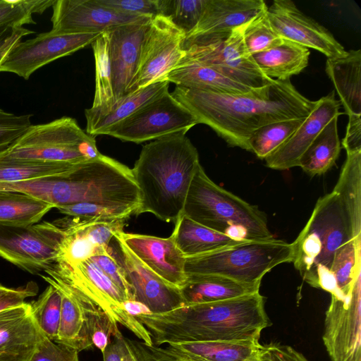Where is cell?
Returning <instances> with one entry per match:
<instances>
[{
  "label": "cell",
  "mask_w": 361,
  "mask_h": 361,
  "mask_svg": "<svg viewBox=\"0 0 361 361\" xmlns=\"http://www.w3.org/2000/svg\"><path fill=\"white\" fill-rule=\"evenodd\" d=\"M351 240L338 198L332 191L318 199L309 220L292 243V262L311 286L329 287L335 282L331 272L335 253Z\"/></svg>",
  "instance_id": "5b68a950"
},
{
  "label": "cell",
  "mask_w": 361,
  "mask_h": 361,
  "mask_svg": "<svg viewBox=\"0 0 361 361\" xmlns=\"http://www.w3.org/2000/svg\"><path fill=\"white\" fill-rule=\"evenodd\" d=\"M322 339L331 361H361V275L345 300L331 295Z\"/></svg>",
  "instance_id": "9a60e30c"
},
{
  "label": "cell",
  "mask_w": 361,
  "mask_h": 361,
  "mask_svg": "<svg viewBox=\"0 0 361 361\" xmlns=\"http://www.w3.org/2000/svg\"><path fill=\"white\" fill-rule=\"evenodd\" d=\"M338 181L337 195L352 239L361 236V152L346 154Z\"/></svg>",
  "instance_id": "f1b7e54d"
},
{
  "label": "cell",
  "mask_w": 361,
  "mask_h": 361,
  "mask_svg": "<svg viewBox=\"0 0 361 361\" xmlns=\"http://www.w3.org/2000/svg\"><path fill=\"white\" fill-rule=\"evenodd\" d=\"M33 33H35V32L32 30H28L24 27H20L10 40L0 48V66L12 47L21 41L24 37Z\"/></svg>",
  "instance_id": "f5cc1de1"
},
{
  "label": "cell",
  "mask_w": 361,
  "mask_h": 361,
  "mask_svg": "<svg viewBox=\"0 0 361 361\" xmlns=\"http://www.w3.org/2000/svg\"><path fill=\"white\" fill-rule=\"evenodd\" d=\"M90 259L126 294L128 300H135L132 288L126 279L124 271L111 255L110 248L94 255Z\"/></svg>",
  "instance_id": "ee69618b"
},
{
  "label": "cell",
  "mask_w": 361,
  "mask_h": 361,
  "mask_svg": "<svg viewBox=\"0 0 361 361\" xmlns=\"http://www.w3.org/2000/svg\"><path fill=\"white\" fill-rule=\"evenodd\" d=\"M30 302L0 312V361H30L39 341Z\"/></svg>",
  "instance_id": "cb8c5ba5"
},
{
  "label": "cell",
  "mask_w": 361,
  "mask_h": 361,
  "mask_svg": "<svg viewBox=\"0 0 361 361\" xmlns=\"http://www.w3.org/2000/svg\"><path fill=\"white\" fill-rule=\"evenodd\" d=\"M197 124L192 114L167 90L110 127L104 135L139 144L173 134H185Z\"/></svg>",
  "instance_id": "8fae6325"
},
{
  "label": "cell",
  "mask_w": 361,
  "mask_h": 361,
  "mask_svg": "<svg viewBox=\"0 0 361 361\" xmlns=\"http://www.w3.org/2000/svg\"><path fill=\"white\" fill-rule=\"evenodd\" d=\"M58 210L61 213L69 216L87 220H126L133 214L132 212L126 209L87 202L77 203L59 207Z\"/></svg>",
  "instance_id": "b9f144b4"
},
{
  "label": "cell",
  "mask_w": 361,
  "mask_h": 361,
  "mask_svg": "<svg viewBox=\"0 0 361 361\" xmlns=\"http://www.w3.org/2000/svg\"><path fill=\"white\" fill-rule=\"evenodd\" d=\"M263 351L269 361H309L289 345L270 343L263 345Z\"/></svg>",
  "instance_id": "f907efd6"
},
{
  "label": "cell",
  "mask_w": 361,
  "mask_h": 361,
  "mask_svg": "<svg viewBox=\"0 0 361 361\" xmlns=\"http://www.w3.org/2000/svg\"><path fill=\"white\" fill-rule=\"evenodd\" d=\"M263 0H206L202 17L184 42L222 37L266 12Z\"/></svg>",
  "instance_id": "603a6c76"
},
{
  "label": "cell",
  "mask_w": 361,
  "mask_h": 361,
  "mask_svg": "<svg viewBox=\"0 0 361 361\" xmlns=\"http://www.w3.org/2000/svg\"><path fill=\"white\" fill-rule=\"evenodd\" d=\"M92 47L95 61V92L90 109L103 114L108 111L116 102L106 30L103 31L92 43Z\"/></svg>",
  "instance_id": "836d02e7"
},
{
  "label": "cell",
  "mask_w": 361,
  "mask_h": 361,
  "mask_svg": "<svg viewBox=\"0 0 361 361\" xmlns=\"http://www.w3.org/2000/svg\"><path fill=\"white\" fill-rule=\"evenodd\" d=\"M122 335L120 330H118L112 336L107 346L102 352L104 361H122Z\"/></svg>",
  "instance_id": "816d5d0a"
},
{
  "label": "cell",
  "mask_w": 361,
  "mask_h": 361,
  "mask_svg": "<svg viewBox=\"0 0 361 361\" xmlns=\"http://www.w3.org/2000/svg\"><path fill=\"white\" fill-rule=\"evenodd\" d=\"M55 0H0V27L36 24L34 13H42Z\"/></svg>",
  "instance_id": "ab89813d"
},
{
  "label": "cell",
  "mask_w": 361,
  "mask_h": 361,
  "mask_svg": "<svg viewBox=\"0 0 361 361\" xmlns=\"http://www.w3.org/2000/svg\"><path fill=\"white\" fill-rule=\"evenodd\" d=\"M63 236L55 221L0 224V257L30 274L45 272L55 263Z\"/></svg>",
  "instance_id": "7c38bea8"
},
{
  "label": "cell",
  "mask_w": 361,
  "mask_h": 361,
  "mask_svg": "<svg viewBox=\"0 0 361 361\" xmlns=\"http://www.w3.org/2000/svg\"><path fill=\"white\" fill-rule=\"evenodd\" d=\"M77 165L9 159L0 156V182H19L61 176L68 173Z\"/></svg>",
  "instance_id": "e575fe53"
},
{
  "label": "cell",
  "mask_w": 361,
  "mask_h": 361,
  "mask_svg": "<svg viewBox=\"0 0 361 361\" xmlns=\"http://www.w3.org/2000/svg\"><path fill=\"white\" fill-rule=\"evenodd\" d=\"M78 352L49 339L40 330L39 341L30 361H79Z\"/></svg>",
  "instance_id": "f6af8a7d"
},
{
  "label": "cell",
  "mask_w": 361,
  "mask_h": 361,
  "mask_svg": "<svg viewBox=\"0 0 361 361\" xmlns=\"http://www.w3.org/2000/svg\"><path fill=\"white\" fill-rule=\"evenodd\" d=\"M267 16L271 27L282 39L314 49L327 58L338 57L346 53L326 28L306 16L290 0H274L267 7Z\"/></svg>",
  "instance_id": "2e32d148"
},
{
  "label": "cell",
  "mask_w": 361,
  "mask_h": 361,
  "mask_svg": "<svg viewBox=\"0 0 361 361\" xmlns=\"http://www.w3.org/2000/svg\"><path fill=\"white\" fill-rule=\"evenodd\" d=\"M37 293L38 286L33 281L18 288H9L0 283V312L25 302L26 298L33 297Z\"/></svg>",
  "instance_id": "7dc6e473"
},
{
  "label": "cell",
  "mask_w": 361,
  "mask_h": 361,
  "mask_svg": "<svg viewBox=\"0 0 361 361\" xmlns=\"http://www.w3.org/2000/svg\"><path fill=\"white\" fill-rule=\"evenodd\" d=\"M248 361H269L263 351V346H262L260 353L257 357H255Z\"/></svg>",
  "instance_id": "9f6ffc18"
},
{
  "label": "cell",
  "mask_w": 361,
  "mask_h": 361,
  "mask_svg": "<svg viewBox=\"0 0 361 361\" xmlns=\"http://www.w3.org/2000/svg\"><path fill=\"white\" fill-rule=\"evenodd\" d=\"M331 272L336 283V298L343 300L350 295L356 279L361 275V236L347 242L336 251Z\"/></svg>",
  "instance_id": "d590c367"
},
{
  "label": "cell",
  "mask_w": 361,
  "mask_h": 361,
  "mask_svg": "<svg viewBox=\"0 0 361 361\" xmlns=\"http://www.w3.org/2000/svg\"><path fill=\"white\" fill-rule=\"evenodd\" d=\"M118 244L116 257L130 286L134 300L145 305L150 313L169 312L185 305L180 288L167 283L140 262L124 243Z\"/></svg>",
  "instance_id": "e0dca14e"
},
{
  "label": "cell",
  "mask_w": 361,
  "mask_h": 361,
  "mask_svg": "<svg viewBox=\"0 0 361 361\" xmlns=\"http://www.w3.org/2000/svg\"><path fill=\"white\" fill-rule=\"evenodd\" d=\"M310 54L307 47L283 39L272 47L252 56L267 77L286 80L299 74L307 66Z\"/></svg>",
  "instance_id": "f546056e"
},
{
  "label": "cell",
  "mask_w": 361,
  "mask_h": 361,
  "mask_svg": "<svg viewBox=\"0 0 361 361\" xmlns=\"http://www.w3.org/2000/svg\"><path fill=\"white\" fill-rule=\"evenodd\" d=\"M152 18L147 17L106 30L109 36L116 101L127 94L138 67L142 42Z\"/></svg>",
  "instance_id": "d6986e66"
},
{
  "label": "cell",
  "mask_w": 361,
  "mask_h": 361,
  "mask_svg": "<svg viewBox=\"0 0 361 361\" xmlns=\"http://www.w3.org/2000/svg\"><path fill=\"white\" fill-rule=\"evenodd\" d=\"M20 27L8 25L0 27V48L10 40Z\"/></svg>",
  "instance_id": "11a10c76"
},
{
  "label": "cell",
  "mask_w": 361,
  "mask_h": 361,
  "mask_svg": "<svg viewBox=\"0 0 361 361\" xmlns=\"http://www.w3.org/2000/svg\"><path fill=\"white\" fill-rule=\"evenodd\" d=\"M206 0H158L159 14L167 17L185 37L197 27Z\"/></svg>",
  "instance_id": "f35d334b"
},
{
  "label": "cell",
  "mask_w": 361,
  "mask_h": 361,
  "mask_svg": "<svg viewBox=\"0 0 361 361\" xmlns=\"http://www.w3.org/2000/svg\"><path fill=\"white\" fill-rule=\"evenodd\" d=\"M178 248L187 257L209 253L245 241L208 228L181 214L171 235Z\"/></svg>",
  "instance_id": "4dcf8cb0"
},
{
  "label": "cell",
  "mask_w": 361,
  "mask_h": 361,
  "mask_svg": "<svg viewBox=\"0 0 361 361\" xmlns=\"http://www.w3.org/2000/svg\"><path fill=\"white\" fill-rule=\"evenodd\" d=\"M32 114L16 115L0 108V153L6 150L32 125Z\"/></svg>",
  "instance_id": "7bdbcfd3"
},
{
  "label": "cell",
  "mask_w": 361,
  "mask_h": 361,
  "mask_svg": "<svg viewBox=\"0 0 361 361\" xmlns=\"http://www.w3.org/2000/svg\"><path fill=\"white\" fill-rule=\"evenodd\" d=\"M176 86L228 94H245L250 88L202 63L181 60L165 78Z\"/></svg>",
  "instance_id": "4316f807"
},
{
  "label": "cell",
  "mask_w": 361,
  "mask_h": 361,
  "mask_svg": "<svg viewBox=\"0 0 361 361\" xmlns=\"http://www.w3.org/2000/svg\"><path fill=\"white\" fill-rule=\"evenodd\" d=\"M52 208L50 204L30 195L0 190V224H35Z\"/></svg>",
  "instance_id": "d6a6232c"
},
{
  "label": "cell",
  "mask_w": 361,
  "mask_h": 361,
  "mask_svg": "<svg viewBox=\"0 0 361 361\" xmlns=\"http://www.w3.org/2000/svg\"><path fill=\"white\" fill-rule=\"evenodd\" d=\"M304 118L288 119L264 126L248 140L249 151L264 159L283 145L299 128Z\"/></svg>",
  "instance_id": "8d00e7d4"
},
{
  "label": "cell",
  "mask_w": 361,
  "mask_h": 361,
  "mask_svg": "<svg viewBox=\"0 0 361 361\" xmlns=\"http://www.w3.org/2000/svg\"><path fill=\"white\" fill-rule=\"evenodd\" d=\"M52 8L51 31L61 34L102 32L148 17L118 13L94 0H55Z\"/></svg>",
  "instance_id": "ac0fdd59"
},
{
  "label": "cell",
  "mask_w": 361,
  "mask_h": 361,
  "mask_svg": "<svg viewBox=\"0 0 361 361\" xmlns=\"http://www.w3.org/2000/svg\"><path fill=\"white\" fill-rule=\"evenodd\" d=\"M147 346L160 361H248L263 345L259 341H208Z\"/></svg>",
  "instance_id": "7402d4cb"
},
{
  "label": "cell",
  "mask_w": 361,
  "mask_h": 361,
  "mask_svg": "<svg viewBox=\"0 0 361 361\" xmlns=\"http://www.w3.org/2000/svg\"><path fill=\"white\" fill-rule=\"evenodd\" d=\"M338 116L331 119L301 156L298 166L311 176L326 172L336 162L341 150L338 133Z\"/></svg>",
  "instance_id": "1f68e13d"
},
{
  "label": "cell",
  "mask_w": 361,
  "mask_h": 361,
  "mask_svg": "<svg viewBox=\"0 0 361 361\" xmlns=\"http://www.w3.org/2000/svg\"><path fill=\"white\" fill-rule=\"evenodd\" d=\"M122 361H160L142 341L121 337Z\"/></svg>",
  "instance_id": "c3c4849f"
},
{
  "label": "cell",
  "mask_w": 361,
  "mask_h": 361,
  "mask_svg": "<svg viewBox=\"0 0 361 361\" xmlns=\"http://www.w3.org/2000/svg\"><path fill=\"white\" fill-rule=\"evenodd\" d=\"M93 136L77 121L63 116L49 123L32 124L0 156L9 159L77 165L98 157Z\"/></svg>",
  "instance_id": "52a82bcc"
},
{
  "label": "cell",
  "mask_w": 361,
  "mask_h": 361,
  "mask_svg": "<svg viewBox=\"0 0 361 361\" xmlns=\"http://www.w3.org/2000/svg\"><path fill=\"white\" fill-rule=\"evenodd\" d=\"M326 73L348 115H361V50L327 58Z\"/></svg>",
  "instance_id": "d4e9b609"
},
{
  "label": "cell",
  "mask_w": 361,
  "mask_h": 361,
  "mask_svg": "<svg viewBox=\"0 0 361 361\" xmlns=\"http://www.w3.org/2000/svg\"><path fill=\"white\" fill-rule=\"evenodd\" d=\"M293 244L273 238L245 241L202 255L187 257L186 275H216L236 281L261 283L276 266L292 262Z\"/></svg>",
  "instance_id": "8992f818"
},
{
  "label": "cell",
  "mask_w": 361,
  "mask_h": 361,
  "mask_svg": "<svg viewBox=\"0 0 361 361\" xmlns=\"http://www.w3.org/2000/svg\"><path fill=\"white\" fill-rule=\"evenodd\" d=\"M200 164L198 152L185 133L145 145L131 169L140 193L135 215L151 213L164 221L175 223L182 214Z\"/></svg>",
  "instance_id": "3957f363"
},
{
  "label": "cell",
  "mask_w": 361,
  "mask_h": 361,
  "mask_svg": "<svg viewBox=\"0 0 361 361\" xmlns=\"http://www.w3.org/2000/svg\"><path fill=\"white\" fill-rule=\"evenodd\" d=\"M30 304L32 317L39 329L54 341L58 334L61 312V296L59 291L49 284L37 300Z\"/></svg>",
  "instance_id": "74e56055"
},
{
  "label": "cell",
  "mask_w": 361,
  "mask_h": 361,
  "mask_svg": "<svg viewBox=\"0 0 361 361\" xmlns=\"http://www.w3.org/2000/svg\"><path fill=\"white\" fill-rule=\"evenodd\" d=\"M196 223L240 240L274 238L265 214L212 181L200 164L190 183L182 214Z\"/></svg>",
  "instance_id": "277c9868"
},
{
  "label": "cell",
  "mask_w": 361,
  "mask_h": 361,
  "mask_svg": "<svg viewBox=\"0 0 361 361\" xmlns=\"http://www.w3.org/2000/svg\"><path fill=\"white\" fill-rule=\"evenodd\" d=\"M41 276L56 288L61 296L60 324L54 342L78 353L94 345L102 353L119 330L118 324L98 305L61 281L48 276Z\"/></svg>",
  "instance_id": "9c48e42d"
},
{
  "label": "cell",
  "mask_w": 361,
  "mask_h": 361,
  "mask_svg": "<svg viewBox=\"0 0 361 361\" xmlns=\"http://www.w3.org/2000/svg\"><path fill=\"white\" fill-rule=\"evenodd\" d=\"M282 39L271 27L267 11L247 23L243 33L244 44L250 55L271 48Z\"/></svg>",
  "instance_id": "60d3db41"
},
{
  "label": "cell",
  "mask_w": 361,
  "mask_h": 361,
  "mask_svg": "<svg viewBox=\"0 0 361 361\" xmlns=\"http://www.w3.org/2000/svg\"><path fill=\"white\" fill-rule=\"evenodd\" d=\"M125 310L130 315L136 317L141 314L150 313L148 308L140 302L135 300H127L123 303Z\"/></svg>",
  "instance_id": "db71d44e"
},
{
  "label": "cell",
  "mask_w": 361,
  "mask_h": 361,
  "mask_svg": "<svg viewBox=\"0 0 361 361\" xmlns=\"http://www.w3.org/2000/svg\"><path fill=\"white\" fill-rule=\"evenodd\" d=\"M348 116V122L345 135L342 140V146L346 154L361 152V115Z\"/></svg>",
  "instance_id": "681fc988"
},
{
  "label": "cell",
  "mask_w": 361,
  "mask_h": 361,
  "mask_svg": "<svg viewBox=\"0 0 361 361\" xmlns=\"http://www.w3.org/2000/svg\"><path fill=\"white\" fill-rule=\"evenodd\" d=\"M172 96L198 123L209 126L228 145L249 151L248 140L259 128L277 121L304 118L316 106L290 79L275 80L245 94H228L176 86Z\"/></svg>",
  "instance_id": "6da1fadb"
},
{
  "label": "cell",
  "mask_w": 361,
  "mask_h": 361,
  "mask_svg": "<svg viewBox=\"0 0 361 361\" xmlns=\"http://www.w3.org/2000/svg\"><path fill=\"white\" fill-rule=\"evenodd\" d=\"M185 34L167 17L152 18L144 37L138 67L128 94L136 92L165 78L185 56Z\"/></svg>",
  "instance_id": "4fadbf2b"
},
{
  "label": "cell",
  "mask_w": 361,
  "mask_h": 361,
  "mask_svg": "<svg viewBox=\"0 0 361 361\" xmlns=\"http://www.w3.org/2000/svg\"><path fill=\"white\" fill-rule=\"evenodd\" d=\"M102 32L61 34L42 32L14 45L0 66V72L28 80L37 69L92 44Z\"/></svg>",
  "instance_id": "5bb4252c"
},
{
  "label": "cell",
  "mask_w": 361,
  "mask_h": 361,
  "mask_svg": "<svg viewBox=\"0 0 361 361\" xmlns=\"http://www.w3.org/2000/svg\"><path fill=\"white\" fill-rule=\"evenodd\" d=\"M135 318L149 331L157 346L192 341H259L262 331L270 325L259 291Z\"/></svg>",
  "instance_id": "7a4b0ae2"
},
{
  "label": "cell",
  "mask_w": 361,
  "mask_h": 361,
  "mask_svg": "<svg viewBox=\"0 0 361 361\" xmlns=\"http://www.w3.org/2000/svg\"><path fill=\"white\" fill-rule=\"evenodd\" d=\"M341 103L332 91L317 100L316 106L293 135L264 160L275 170H286L298 166L299 160L325 126L339 116Z\"/></svg>",
  "instance_id": "44dd1931"
},
{
  "label": "cell",
  "mask_w": 361,
  "mask_h": 361,
  "mask_svg": "<svg viewBox=\"0 0 361 361\" xmlns=\"http://www.w3.org/2000/svg\"><path fill=\"white\" fill-rule=\"evenodd\" d=\"M169 82L163 80L152 83L136 92L117 99L106 112L99 114L90 109L85 110L86 133L95 136L104 135L112 126L130 116L142 106L169 90Z\"/></svg>",
  "instance_id": "83f0119b"
},
{
  "label": "cell",
  "mask_w": 361,
  "mask_h": 361,
  "mask_svg": "<svg viewBox=\"0 0 361 361\" xmlns=\"http://www.w3.org/2000/svg\"><path fill=\"white\" fill-rule=\"evenodd\" d=\"M100 6L118 13L153 17L159 14L158 0H94Z\"/></svg>",
  "instance_id": "bcb514c9"
},
{
  "label": "cell",
  "mask_w": 361,
  "mask_h": 361,
  "mask_svg": "<svg viewBox=\"0 0 361 361\" xmlns=\"http://www.w3.org/2000/svg\"><path fill=\"white\" fill-rule=\"evenodd\" d=\"M45 273L98 305L145 345H154L149 331L125 310L123 303L128 300L126 294L90 258L74 266L54 264Z\"/></svg>",
  "instance_id": "ba28073f"
},
{
  "label": "cell",
  "mask_w": 361,
  "mask_h": 361,
  "mask_svg": "<svg viewBox=\"0 0 361 361\" xmlns=\"http://www.w3.org/2000/svg\"><path fill=\"white\" fill-rule=\"evenodd\" d=\"M119 238L147 267L167 283L181 288L187 281L185 257L173 237L160 238L145 234L118 231Z\"/></svg>",
  "instance_id": "ffe728a7"
},
{
  "label": "cell",
  "mask_w": 361,
  "mask_h": 361,
  "mask_svg": "<svg viewBox=\"0 0 361 361\" xmlns=\"http://www.w3.org/2000/svg\"><path fill=\"white\" fill-rule=\"evenodd\" d=\"M261 283H247L216 275H187L180 288L185 305L217 302L259 291Z\"/></svg>",
  "instance_id": "484cf974"
},
{
  "label": "cell",
  "mask_w": 361,
  "mask_h": 361,
  "mask_svg": "<svg viewBox=\"0 0 361 361\" xmlns=\"http://www.w3.org/2000/svg\"><path fill=\"white\" fill-rule=\"evenodd\" d=\"M247 24L235 28L225 37L184 42L185 55L181 60L209 66L252 89L269 85L274 79L263 74L245 48L243 33Z\"/></svg>",
  "instance_id": "30bf717a"
}]
</instances>
